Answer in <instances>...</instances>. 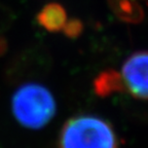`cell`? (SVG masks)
Returning a JSON list of instances; mask_svg holds the SVG:
<instances>
[{"mask_svg":"<svg viewBox=\"0 0 148 148\" xmlns=\"http://www.w3.org/2000/svg\"><path fill=\"white\" fill-rule=\"evenodd\" d=\"M82 30V24L77 20H71L67 22L64 27V32L70 37H75Z\"/></svg>","mask_w":148,"mask_h":148,"instance_id":"obj_5","label":"cell"},{"mask_svg":"<svg viewBox=\"0 0 148 148\" xmlns=\"http://www.w3.org/2000/svg\"><path fill=\"white\" fill-rule=\"evenodd\" d=\"M119 90H125L134 98L148 100V51L133 53L117 73Z\"/></svg>","mask_w":148,"mask_h":148,"instance_id":"obj_3","label":"cell"},{"mask_svg":"<svg viewBox=\"0 0 148 148\" xmlns=\"http://www.w3.org/2000/svg\"><path fill=\"white\" fill-rule=\"evenodd\" d=\"M60 148H117V139L106 120L92 115L69 119L60 134Z\"/></svg>","mask_w":148,"mask_h":148,"instance_id":"obj_1","label":"cell"},{"mask_svg":"<svg viewBox=\"0 0 148 148\" xmlns=\"http://www.w3.org/2000/svg\"><path fill=\"white\" fill-rule=\"evenodd\" d=\"M37 21L40 26L49 32H58L64 29L67 23V14L62 5L49 3L39 12Z\"/></svg>","mask_w":148,"mask_h":148,"instance_id":"obj_4","label":"cell"},{"mask_svg":"<svg viewBox=\"0 0 148 148\" xmlns=\"http://www.w3.org/2000/svg\"><path fill=\"white\" fill-rule=\"evenodd\" d=\"M12 106L16 120L29 129L42 127L56 112L51 94L37 83H28L18 88L12 97Z\"/></svg>","mask_w":148,"mask_h":148,"instance_id":"obj_2","label":"cell"}]
</instances>
